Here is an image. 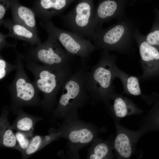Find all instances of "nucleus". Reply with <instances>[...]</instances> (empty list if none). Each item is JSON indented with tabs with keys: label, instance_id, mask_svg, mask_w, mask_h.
Masks as SVG:
<instances>
[{
	"label": "nucleus",
	"instance_id": "nucleus-26",
	"mask_svg": "<svg viewBox=\"0 0 159 159\" xmlns=\"http://www.w3.org/2000/svg\"><path fill=\"white\" fill-rule=\"evenodd\" d=\"M8 34H4L0 32V51L4 48L11 47L15 48L16 44H10L6 40V38L8 37Z\"/></svg>",
	"mask_w": 159,
	"mask_h": 159
},
{
	"label": "nucleus",
	"instance_id": "nucleus-9",
	"mask_svg": "<svg viewBox=\"0 0 159 159\" xmlns=\"http://www.w3.org/2000/svg\"><path fill=\"white\" fill-rule=\"evenodd\" d=\"M95 11L93 0H79L72 10L60 16L71 31L93 40L97 27Z\"/></svg>",
	"mask_w": 159,
	"mask_h": 159
},
{
	"label": "nucleus",
	"instance_id": "nucleus-27",
	"mask_svg": "<svg viewBox=\"0 0 159 159\" xmlns=\"http://www.w3.org/2000/svg\"><path fill=\"white\" fill-rule=\"evenodd\" d=\"M156 16L159 17V10L157 9H155L154 10Z\"/></svg>",
	"mask_w": 159,
	"mask_h": 159
},
{
	"label": "nucleus",
	"instance_id": "nucleus-11",
	"mask_svg": "<svg viewBox=\"0 0 159 159\" xmlns=\"http://www.w3.org/2000/svg\"><path fill=\"white\" fill-rule=\"evenodd\" d=\"M125 13L121 0H99L95 9V20L97 26L116 19L118 21L124 18Z\"/></svg>",
	"mask_w": 159,
	"mask_h": 159
},
{
	"label": "nucleus",
	"instance_id": "nucleus-19",
	"mask_svg": "<svg viewBox=\"0 0 159 159\" xmlns=\"http://www.w3.org/2000/svg\"><path fill=\"white\" fill-rule=\"evenodd\" d=\"M16 114L17 117L11 125L12 129L23 132L32 138L35 125L42 118L27 114L22 109H19Z\"/></svg>",
	"mask_w": 159,
	"mask_h": 159
},
{
	"label": "nucleus",
	"instance_id": "nucleus-2",
	"mask_svg": "<svg viewBox=\"0 0 159 159\" xmlns=\"http://www.w3.org/2000/svg\"><path fill=\"white\" fill-rule=\"evenodd\" d=\"M25 62L26 67L34 77V85L39 91L42 94L41 107L45 112L52 114L58 102V92L73 74L71 66L56 67L33 61Z\"/></svg>",
	"mask_w": 159,
	"mask_h": 159
},
{
	"label": "nucleus",
	"instance_id": "nucleus-15",
	"mask_svg": "<svg viewBox=\"0 0 159 159\" xmlns=\"http://www.w3.org/2000/svg\"><path fill=\"white\" fill-rule=\"evenodd\" d=\"M12 19L16 22L24 25L37 34L36 14L33 9L20 4L16 0H9Z\"/></svg>",
	"mask_w": 159,
	"mask_h": 159
},
{
	"label": "nucleus",
	"instance_id": "nucleus-25",
	"mask_svg": "<svg viewBox=\"0 0 159 159\" xmlns=\"http://www.w3.org/2000/svg\"><path fill=\"white\" fill-rule=\"evenodd\" d=\"M10 7L9 0H0V24L3 25L5 15Z\"/></svg>",
	"mask_w": 159,
	"mask_h": 159
},
{
	"label": "nucleus",
	"instance_id": "nucleus-1",
	"mask_svg": "<svg viewBox=\"0 0 159 159\" xmlns=\"http://www.w3.org/2000/svg\"><path fill=\"white\" fill-rule=\"evenodd\" d=\"M86 67L78 68L64 83L62 93L51 115L52 122L61 120L66 123L78 119L77 111L90 98L85 88Z\"/></svg>",
	"mask_w": 159,
	"mask_h": 159
},
{
	"label": "nucleus",
	"instance_id": "nucleus-8",
	"mask_svg": "<svg viewBox=\"0 0 159 159\" xmlns=\"http://www.w3.org/2000/svg\"><path fill=\"white\" fill-rule=\"evenodd\" d=\"M40 26L48 34L54 36L70 55L80 58L82 66L86 67L91 54L97 47L85 37L72 31L65 30L55 26L50 21L40 22Z\"/></svg>",
	"mask_w": 159,
	"mask_h": 159
},
{
	"label": "nucleus",
	"instance_id": "nucleus-13",
	"mask_svg": "<svg viewBox=\"0 0 159 159\" xmlns=\"http://www.w3.org/2000/svg\"><path fill=\"white\" fill-rule=\"evenodd\" d=\"M76 0H37L33 9L41 21H50L60 15L71 3Z\"/></svg>",
	"mask_w": 159,
	"mask_h": 159
},
{
	"label": "nucleus",
	"instance_id": "nucleus-18",
	"mask_svg": "<svg viewBox=\"0 0 159 159\" xmlns=\"http://www.w3.org/2000/svg\"><path fill=\"white\" fill-rule=\"evenodd\" d=\"M61 137V133L57 128H51L49 134L45 136L39 135L33 136L31 139L29 145L22 154V158L26 159L39 150L52 142Z\"/></svg>",
	"mask_w": 159,
	"mask_h": 159
},
{
	"label": "nucleus",
	"instance_id": "nucleus-16",
	"mask_svg": "<svg viewBox=\"0 0 159 159\" xmlns=\"http://www.w3.org/2000/svg\"><path fill=\"white\" fill-rule=\"evenodd\" d=\"M3 25L9 30V37L28 42L32 46L41 42L37 34L24 25L8 19H4Z\"/></svg>",
	"mask_w": 159,
	"mask_h": 159
},
{
	"label": "nucleus",
	"instance_id": "nucleus-7",
	"mask_svg": "<svg viewBox=\"0 0 159 159\" xmlns=\"http://www.w3.org/2000/svg\"><path fill=\"white\" fill-rule=\"evenodd\" d=\"M48 35L45 42L36 45L31 46L25 54H20L23 60L54 67L71 66L73 56L62 48L54 36L49 34Z\"/></svg>",
	"mask_w": 159,
	"mask_h": 159
},
{
	"label": "nucleus",
	"instance_id": "nucleus-12",
	"mask_svg": "<svg viewBox=\"0 0 159 159\" xmlns=\"http://www.w3.org/2000/svg\"><path fill=\"white\" fill-rule=\"evenodd\" d=\"M115 122L117 134L113 142V149L117 158H129L133 153L138 136L135 134L122 128L117 122Z\"/></svg>",
	"mask_w": 159,
	"mask_h": 159
},
{
	"label": "nucleus",
	"instance_id": "nucleus-14",
	"mask_svg": "<svg viewBox=\"0 0 159 159\" xmlns=\"http://www.w3.org/2000/svg\"><path fill=\"white\" fill-rule=\"evenodd\" d=\"M110 100H112V104L109 103L106 105L116 118H122L141 112V110L130 100L121 95L114 93Z\"/></svg>",
	"mask_w": 159,
	"mask_h": 159
},
{
	"label": "nucleus",
	"instance_id": "nucleus-3",
	"mask_svg": "<svg viewBox=\"0 0 159 159\" xmlns=\"http://www.w3.org/2000/svg\"><path fill=\"white\" fill-rule=\"evenodd\" d=\"M116 60L115 55L103 50L97 63L87 71L85 88L93 104L102 101L106 105L115 93L112 82L115 78Z\"/></svg>",
	"mask_w": 159,
	"mask_h": 159
},
{
	"label": "nucleus",
	"instance_id": "nucleus-23",
	"mask_svg": "<svg viewBox=\"0 0 159 159\" xmlns=\"http://www.w3.org/2000/svg\"><path fill=\"white\" fill-rule=\"evenodd\" d=\"M15 135L17 143L18 150L22 154L29 147L32 138L25 133L18 131L16 132Z\"/></svg>",
	"mask_w": 159,
	"mask_h": 159
},
{
	"label": "nucleus",
	"instance_id": "nucleus-22",
	"mask_svg": "<svg viewBox=\"0 0 159 159\" xmlns=\"http://www.w3.org/2000/svg\"><path fill=\"white\" fill-rule=\"evenodd\" d=\"M144 37L148 43L159 50V17L156 16L150 31Z\"/></svg>",
	"mask_w": 159,
	"mask_h": 159
},
{
	"label": "nucleus",
	"instance_id": "nucleus-21",
	"mask_svg": "<svg viewBox=\"0 0 159 159\" xmlns=\"http://www.w3.org/2000/svg\"><path fill=\"white\" fill-rule=\"evenodd\" d=\"M115 69V78H119L121 80L123 86L124 92L134 96L142 95L139 78L126 74L120 69L116 65Z\"/></svg>",
	"mask_w": 159,
	"mask_h": 159
},
{
	"label": "nucleus",
	"instance_id": "nucleus-6",
	"mask_svg": "<svg viewBox=\"0 0 159 159\" xmlns=\"http://www.w3.org/2000/svg\"><path fill=\"white\" fill-rule=\"evenodd\" d=\"M57 129L61 137L67 141V156L70 159H79L80 150L92 143L104 130L78 119L61 123Z\"/></svg>",
	"mask_w": 159,
	"mask_h": 159
},
{
	"label": "nucleus",
	"instance_id": "nucleus-24",
	"mask_svg": "<svg viewBox=\"0 0 159 159\" xmlns=\"http://www.w3.org/2000/svg\"><path fill=\"white\" fill-rule=\"evenodd\" d=\"M17 64L16 63L11 64L8 62L2 56H0V80L5 78L11 72L16 69Z\"/></svg>",
	"mask_w": 159,
	"mask_h": 159
},
{
	"label": "nucleus",
	"instance_id": "nucleus-5",
	"mask_svg": "<svg viewBox=\"0 0 159 159\" xmlns=\"http://www.w3.org/2000/svg\"><path fill=\"white\" fill-rule=\"evenodd\" d=\"M16 72L13 80L7 87L11 97L9 109L14 113L17 114L18 110L24 106H40L42 100L40 98L39 92L34 82L27 76L24 67L23 60L20 54L16 51Z\"/></svg>",
	"mask_w": 159,
	"mask_h": 159
},
{
	"label": "nucleus",
	"instance_id": "nucleus-10",
	"mask_svg": "<svg viewBox=\"0 0 159 159\" xmlns=\"http://www.w3.org/2000/svg\"><path fill=\"white\" fill-rule=\"evenodd\" d=\"M144 36L137 28L134 37L139 49L143 71L140 77L142 79L148 78L159 72V50L148 43Z\"/></svg>",
	"mask_w": 159,
	"mask_h": 159
},
{
	"label": "nucleus",
	"instance_id": "nucleus-4",
	"mask_svg": "<svg viewBox=\"0 0 159 159\" xmlns=\"http://www.w3.org/2000/svg\"><path fill=\"white\" fill-rule=\"evenodd\" d=\"M138 24L134 20L124 18L105 29L97 26L93 40L98 49L126 53L131 48L134 35Z\"/></svg>",
	"mask_w": 159,
	"mask_h": 159
},
{
	"label": "nucleus",
	"instance_id": "nucleus-20",
	"mask_svg": "<svg viewBox=\"0 0 159 159\" xmlns=\"http://www.w3.org/2000/svg\"><path fill=\"white\" fill-rule=\"evenodd\" d=\"M113 142L102 140L97 137L88 149L87 159H110L113 158Z\"/></svg>",
	"mask_w": 159,
	"mask_h": 159
},
{
	"label": "nucleus",
	"instance_id": "nucleus-17",
	"mask_svg": "<svg viewBox=\"0 0 159 159\" xmlns=\"http://www.w3.org/2000/svg\"><path fill=\"white\" fill-rule=\"evenodd\" d=\"M9 107L4 106L1 110L0 118V146L18 150L16 138L8 120Z\"/></svg>",
	"mask_w": 159,
	"mask_h": 159
}]
</instances>
